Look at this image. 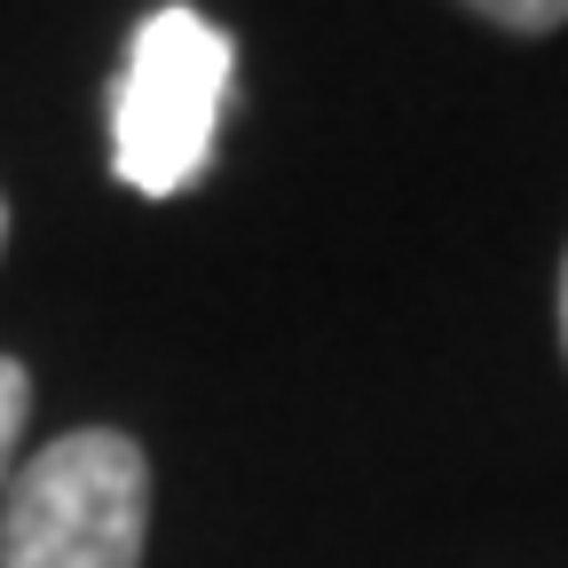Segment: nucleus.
Returning a JSON list of instances; mask_svg holds the SVG:
<instances>
[{
    "label": "nucleus",
    "instance_id": "nucleus-1",
    "mask_svg": "<svg viewBox=\"0 0 568 568\" xmlns=\"http://www.w3.org/2000/svg\"><path fill=\"white\" fill-rule=\"evenodd\" d=\"M151 458L119 426L55 435L0 497V568H142Z\"/></svg>",
    "mask_w": 568,
    "mask_h": 568
},
{
    "label": "nucleus",
    "instance_id": "nucleus-2",
    "mask_svg": "<svg viewBox=\"0 0 568 568\" xmlns=\"http://www.w3.org/2000/svg\"><path fill=\"white\" fill-rule=\"evenodd\" d=\"M230 80H237V48L213 17H197V9L142 17L126 71H119V95H111L119 182L142 197H174V190L205 182Z\"/></svg>",
    "mask_w": 568,
    "mask_h": 568
},
{
    "label": "nucleus",
    "instance_id": "nucleus-3",
    "mask_svg": "<svg viewBox=\"0 0 568 568\" xmlns=\"http://www.w3.org/2000/svg\"><path fill=\"white\" fill-rule=\"evenodd\" d=\"M24 418H32V372L17 355H0V481L17 474V443H24Z\"/></svg>",
    "mask_w": 568,
    "mask_h": 568
},
{
    "label": "nucleus",
    "instance_id": "nucleus-4",
    "mask_svg": "<svg viewBox=\"0 0 568 568\" xmlns=\"http://www.w3.org/2000/svg\"><path fill=\"white\" fill-rule=\"evenodd\" d=\"M466 9L506 24V32H560L568 24V0H466Z\"/></svg>",
    "mask_w": 568,
    "mask_h": 568
},
{
    "label": "nucleus",
    "instance_id": "nucleus-5",
    "mask_svg": "<svg viewBox=\"0 0 568 568\" xmlns=\"http://www.w3.org/2000/svg\"><path fill=\"white\" fill-rule=\"evenodd\" d=\"M560 339H568V261H560Z\"/></svg>",
    "mask_w": 568,
    "mask_h": 568
},
{
    "label": "nucleus",
    "instance_id": "nucleus-6",
    "mask_svg": "<svg viewBox=\"0 0 568 568\" xmlns=\"http://www.w3.org/2000/svg\"><path fill=\"white\" fill-rule=\"evenodd\" d=\"M0 245H9V205H0Z\"/></svg>",
    "mask_w": 568,
    "mask_h": 568
}]
</instances>
